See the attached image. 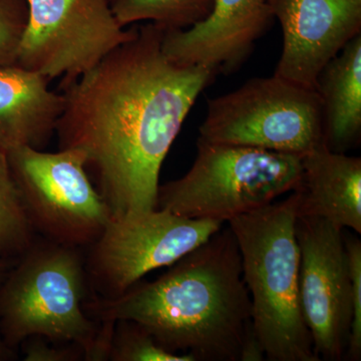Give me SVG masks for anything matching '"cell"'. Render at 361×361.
<instances>
[{
  "label": "cell",
  "instance_id": "1",
  "mask_svg": "<svg viewBox=\"0 0 361 361\" xmlns=\"http://www.w3.org/2000/svg\"><path fill=\"white\" fill-rule=\"evenodd\" d=\"M154 23L63 89L59 149H75L96 178L111 219L155 210L159 176L199 94L218 75L161 49Z\"/></svg>",
  "mask_w": 361,
  "mask_h": 361
},
{
  "label": "cell",
  "instance_id": "3",
  "mask_svg": "<svg viewBox=\"0 0 361 361\" xmlns=\"http://www.w3.org/2000/svg\"><path fill=\"white\" fill-rule=\"evenodd\" d=\"M297 203L291 192L285 200L228 222L250 294L253 334L269 361H319L299 300Z\"/></svg>",
  "mask_w": 361,
  "mask_h": 361
},
{
  "label": "cell",
  "instance_id": "9",
  "mask_svg": "<svg viewBox=\"0 0 361 361\" xmlns=\"http://www.w3.org/2000/svg\"><path fill=\"white\" fill-rule=\"evenodd\" d=\"M222 227L220 221L192 219L159 209L111 219L85 261L92 295H122L145 275L174 264Z\"/></svg>",
  "mask_w": 361,
  "mask_h": 361
},
{
  "label": "cell",
  "instance_id": "2",
  "mask_svg": "<svg viewBox=\"0 0 361 361\" xmlns=\"http://www.w3.org/2000/svg\"><path fill=\"white\" fill-rule=\"evenodd\" d=\"M155 281L122 295L90 293L85 310L97 322L130 320L161 348L195 361H247L259 344L241 255L231 228H221Z\"/></svg>",
  "mask_w": 361,
  "mask_h": 361
},
{
  "label": "cell",
  "instance_id": "11",
  "mask_svg": "<svg viewBox=\"0 0 361 361\" xmlns=\"http://www.w3.org/2000/svg\"><path fill=\"white\" fill-rule=\"evenodd\" d=\"M283 32L275 75L315 90L320 71L361 35V0H270Z\"/></svg>",
  "mask_w": 361,
  "mask_h": 361
},
{
  "label": "cell",
  "instance_id": "17",
  "mask_svg": "<svg viewBox=\"0 0 361 361\" xmlns=\"http://www.w3.org/2000/svg\"><path fill=\"white\" fill-rule=\"evenodd\" d=\"M20 190L9 167L6 151L0 149V262L18 259L35 241Z\"/></svg>",
  "mask_w": 361,
  "mask_h": 361
},
{
  "label": "cell",
  "instance_id": "20",
  "mask_svg": "<svg viewBox=\"0 0 361 361\" xmlns=\"http://www.w3.org/2000/svg\"><path fill=\"white\" fill-rule=\"evenodd\" d=\"M351 286H353V322L349 334L346 360L360 361L361 358V242L356 237L344 238Z\"/></svg>",
  "mask_w": 361,
  "mask_h": 361
},
{
  "label": "cell",
  "instance_id": "22",
  "mask_svg": "<svg viewBox=\"0 0 361 361\" xmlns=\"http://www.w3.org/2000/svg\"><path fill=\"white\" fill-rule=\"evenodd\" d=\"M6 264L0 262V284H1L2 279H4V270L6 268ZM18 357V355H16V350L9 348L8 345L6 343V341H4V337L1 336V332H0V361H9L16 360Z\"/></svg>",
  "mask_w": 361,
  "mask_h": 361
},
{
  "label": "cell",
  "instance_id": "14",
  "mask_svg": "<svg viewBox=\"0 0 361 361\" xmlns=\"http://www.w3.org/2000/svg\"><path fill=\"white\" fill-rule=\"evenodd\" d=\"M49 78L18 65L0 68V149H42L56 134L65 106Z\"/></svg>",
  "mask_w": 361,
  "mask_h": 361
},
{
  "label": "cell",
  "instance_id": "19",
  "mask_svg": "<svg viewBox=\"0 0 361 361\" xmlns=\"http://www.w3.org/2000/svg\"><path fill=\"white\" fill-rule=\"evenodd\" d=\"M27 18L26 0H0V68L16 65Z\"/></svg>",
  "mask_w": 361,
  "mask_h": 361
},
{
  "label": "cell",
  "instance_id": "7",
  "mask_svg": "<svg viewBox=\"0 0 361 361\" xmlns=\"http://www.w3.org/2000/svg\"><path fill=\"white\" fill-rule=\"evenodd\" d=\"M6 154L37 234L78 249L101 236L111 219V211L90 182L82 152L59 149L47 153L23 146Z\"/></svg>",
  "mask_w": 361,
  "mask_h": 361
},
{
  "label": "cell",
  "instance_id": "4",
  "mask_svg": "<svg viewBox=\"0 0 361 361\" xmlns=\"http://www.w3.org/2000/svg\"><path fill=\"white\" fill-rule=\"evenodd\" d=\"M90 290L80 249L35 240L0 284L4 341L13 350L32 336L77 344L90 361L99 329L85 310Z\"/></svg>",
  "mask_w": 361,
  "mask_h": 361
},
{
  "label": "cell",
  "instance_id": "16",
  "mask_svg": "<svg viewBox=\"0 0 361 361\" xmlns=\"http://www.w3.org/2000/svg\"><path fill=\"white\" fill-rule=\"evenodd\" d=\"M215 0H110L111 11L123 27L149 21L163 30H186L205 20Z\"/></svg>",
  "mask_w": 361,
  "mask_h": 361
},
{
  "label": "cell",
  "instance_id": "6",
  "mask_svg": "<svg viewBox=\"0 0 361 361\" xmlns=\"http://www.w3.org/2000/svg\"><path fill=\"white\" fill-rule=\"evenodd\" d=\"M203 141L302 157L325 146L319 94L272 75L208 101Z\"/></svg>",
  "mask_w": 361,
  "mask_h": 361
},
{
  "label": "cell",
  "instance_id": "21",
  "mask_svg": "<svg viewBox=\"0 0 361 361\" xmlns=\"http://www.w3.org/2000/svg\"><path fill=\"white\" fill-rule=\"evenodd\" d=\"M25 361H80L85 360L84 349L77 344H56L32 336L21 344Z\"/></svg>",
  "mask_w": 361,
  "mask_h": 361
},
{
  "label": "cell",
  "instance_id": "13",
  "mask_svg": "<svg viewBox=\"0 0 361 361\" xmlns=\"http://www.w3.org/2000/svg\"><path fill=\"white\" fill-rule=\"evenodd\" d=\"M295 190L297 217L326 220L338 229L361 233V159L326 147L301 157Z\"/></svg>",
  "mask_w": 361,
  "mask_h": 361
},
{
  "label": "cell",
  "instance_id": "18",
  "mask_svg": "<svg viewBox=\"0 0 361 361\" xmlns=\"http://www.w3.org/2000/svg\"><path fill=\"white\" fill-rule=\"evenodd\" d=\"M115 322L108 360L195 361L192 356L166 350L137 323L130 320Z\"/></svg>",
  "mask_w": 361,
  "mask_h": 361
},
{
  "label": "cell",
  "instance_id": "15",
  "mask_svg": "<svg viewBox=\"0 0 361 361\" xmlns=\"http://www.w3.org/2000/svg\"><path fill=\"white\" fill-rule=\"evenodd\" d=\"M323 139L330 151L346 153L361 137V35L351 39L318 75Z\"/></svg>",
  "mask_w": 361,
  "mask_h": 361
},
{
  "label": "cell",
  "instance_id": "5",
  "mask_svg": "<svg viewBox=\"0 0 361 361\" xmlns=\"http://www.w3.org/2000/svg\"><path fill=\"white\" fill-rule=\"evenodd\" d=\"M301 171L299 156L198 139L193 166L159 186L156 209L229 222L295 191Z\"/></svg>",
  "mask_w": 361,
  "mask_h": 361
},
{
  "label": "cell",
  "instance_id": "12",
  "mask_svg": "<svg viewBox=\"0 0 361 361\" xmlns=\"http://www.w3.org/2000/svg\"><path fill=\"white\" fill-rule=\"evenodd\" d=\"M273 20L270 0H215L205 20L164 32L161 49L179 65L228 75L245 61Z\"/></svg>",
  "mask_w": 361,
  "mask_h": 361
},
{
  "label": "cell",
  "instance_id": "10",
  "mask_svg": "<svg viewBox=\"0 0 361 361\" xmlns=\"http://www.w3.org/2000/svg\"><path fill=\"white\" fill-rule=\"evenodd\" d=\"M299 300L318 360L341 361L353 322V286L342 230L326 220L297 217Z\"/></svg>",
  "mask_w": 361,
  "mask_h": 361
},
{
  "label": "cell",
  "instance_id": "8",
  "mask_svg": "<svg viewBox=\"0 0 361 361\" xmlns=\"http://www.w3.org/2000/svg\"><path fill=\"white\" fill-rule=\"evenodd\" d=\"M27 23L16 65L49 78L75 82L137 35L123 30L110 0H26Z\"/></svg>",
  "mask_w": 361,
  "mask_h": 361
}]
</instances>
